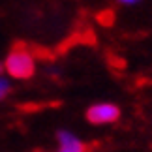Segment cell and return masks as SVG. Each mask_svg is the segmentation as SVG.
I'll return each instance as SVG.
<instances>
[{
    "mask_svg": "<svg viewBox=\"0 0 152 152\" xmlns=\"http://www.w3.org/2000/svg\"><path fill=\"white\" fill-rule=\"evenodd\" d=\"M4 72L13 79H30L36 72V62L25 45H15L4 60Z\"/></svg>",
    "mask_w": 152,
    "mask_h": 152,
    "instance_id": "1",
    "label": "cell"
},
{
    "mask_svg": "<svg viewBox=\"0 0 152 152\" xmlns=\"http://www.w3.org/2000/svg\"><path fill=\"white\" fill-rule=\"evenodd\" d=\"M11 92V85H10V81L4 77V75H0V102L4 100L6 96H8Z\"/></svg>",
    "mask_w": 152,
    "mask_h": 152,
    "instance_id": "4",
    "label": "cell"
},
{
    "mask_svg": "<svg viewBox=\"0 0 152 152\" xmlns=\"http://www.w3.org/2000/svg\"><path fill=\"white\" fill-rule=\"evenodd\" d=\"M120 118V109L115 103H96L86 109V120L90 124H113Z\"/></svg>",
    "mask_w": 152,
    "mask_h": 152,
    "instance_id": "2",
    "label": "cell"
},
{
    "mask_svg": "<svg viewBox=\"0 0 152 152\" xmlns=\"http://www.w3.org/2000/svg\"><path fill=\"white\" fill-rule=\"evenodd\" d=\"M58 135V143H60V148L58 152H86V145L77 139L73 133H69L66 130H60L56 133Z\"/></svg>",
    "mask_w": 152,
    "mask_h": 152,
    "instance_id": "3",
    "label": "cell"
},
{
    "mask_svg": "<svg viewBox=\"0 0 152 152\" xmlns=\"http://www.w3.org/2000/svg\"><path fill=\"white\" fill-rule=\"evenodd\" d=\"M120 4H135V2H139V0H118Z\"/></svg>",
    "mask_w": 152,
    "mask_h": 152,
    "instance_id": "5",
    "label": "cell"
}]
</instances>
